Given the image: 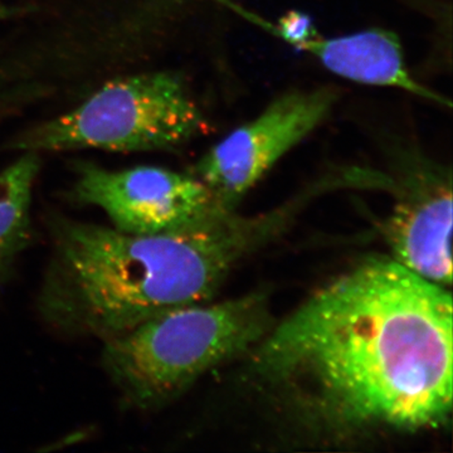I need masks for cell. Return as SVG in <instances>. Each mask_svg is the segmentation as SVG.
<instances>
[{"label":"cell","instance_id":"1","mask_svg":"<svg viewBox=\"0 0 453 453\" xmlns=\"http://www.w3.org/2000/svg\"><path fill=\"white\" fill-rule=\"evenodd\" d=\"M452 316L449 288L371 257L273 324L249 372L324 437L436 431L452 416Z\"/></svg>","mask_w":453,"mask_h":453},{"label":"cell","instance_id":"2","mask_svg":"<svg viewBox=\"0 0 453 453\" xmlns=\"http://www.w3.org/2000/svg\"><path fill=\"white\" fill-rule=\"evenodd\" d=\"M303 201L255 216L216 210L157 234L57 219L41 314L61 332L107 342L155 316L208 303L242 259L291 225Z\"/></svg>","mask_w":453,"mask_h":453},{"label":"cell","instance_id":"3","mask_svg":"<svg viewBox=\"0 0 453 453\" xmlns=\"http://www.w3.org/2000/svg\"><path fill=\"white\" fill-rule=\"evenodd\" d=\"M273 324L261 292L186 306L104 342L103 363L127 403L157 410L205 372L249 354Z\"/></svg>","mask_w":453,"mask_h":453},{"label":"cell","instance_id":"4","mask_svg":"<svg viewBox=\"0 0 453 453\" xmlns=\"http://www.w3.org/2000/svg\"><path fill=\"white\" fill-rule=\"evenodd\" d=\"M205 127L201 107L180 77L142 73L107 83L73 111L22 134L13 148L26 153L173 150Z\"/></svg>","mask_w":453,"mask_h":453},{"label":"cell","instance_id":"5","mask_svg":"<svg viewBox=\"0 0 453 453\" xmlns=\"http://www.w3.org/2000/svg\"><path fill=\"white\" fill-rule=\"evenodd\" d=\"M338 97L335 88L325 86L286 92L211 146L190 173L222 210L234 211L286 154L329 118Z\"/></svg>","mask_w":453,"mask_h":453},{"label":"cell","instance_id":"6","mask_svg":"<svg viewBox=\"0 0 453 453\" xmlns=\"http://www.w3.org/2000/svg\"><path fill=\"white\" fill-rule=\"evenodd\" d=\"M378 184L393 196L381 225L390 257L429 282L452 285V172L416 150H404L395 173Z\"/></svg>","mask_w":453,"mask_h":453},{"label":"cell","instance_id":"7","mask_svg":"<svg viewBox=\"0 0 453 453\" xmlns=\"http://www.w3.org/2000/svg\"><path fill=\"white\" fill-rule=\"evenodd\" d=\"M73 198L100 208L113 228L131 234L174 231L222 210L192 173L157 166L107 170L80 164Z\"/></svg>","mask_w":453,"mask_h":453},{"label":"cell","instance_id":"8","mask_svg":"<svg viewBox=\"0 0 453 453\" xmlns=\"http://www.w3.org/2000/svg\"><path fill=\"white\" fill-rule=\"evenodd\" d=\"M295 50L309 53L327 71L348 81L402 89L436 105L451 107L445 96L414 79L401 41L387 29H365L330 38L316 35Z\"/></svg>","mask_w":453,"mask_h":453},{"label":"cell","instance_id":"9","mask_svg":"<svg viewBox=\"0 0 453 453\" xmlns=\"http://www.w3.org/2000/svg\"><path fill=\"white\" fill-rule=\"evenodd\" d=\"M38 170L37 153L27 151L0 173V279L28 243L32 189Z\"/></svg>","mask_w":453,"mask_h":453},{"label":"cell","instance_id":"10","mask_svg":"<svg viewBox=\"0 0 453 453\" xmlns=\"http://www.w3.org/2000/svg\"><path fill=\"white\" fill-rule=\"evenodd\" d=\"M259 26L273 32L286 43L291 44L294 49L318 35L311 18L296 11L288 12L277 25H270L266 20L261 19Z\"/></svg>","mask_w":453,"mask_h":453}]
</instances>
